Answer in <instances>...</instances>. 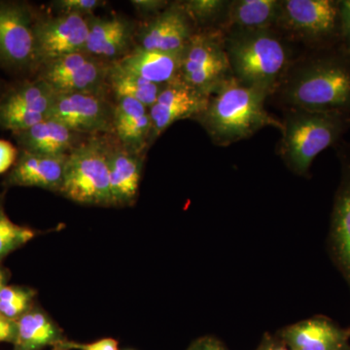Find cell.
I'll return each instance as SVG.
<instances>
[{"mask_svg": "<svg viewBox=\"0 0 350 350\" xmlns=\"http://www.w3.org/2000/svg\"><path fill=\"white\" fill-rule=\"evenodd\" d=\"M38 291L25 285H6L0 290V315L17 321L33 308Z\"/></svg>", "mask_w": 350, "mask_h": 350, "instance_id": "28", "label": "cell"}, {"mask_svg": "<svg viewBox=\"0 0 350 350\" xmlns=\"http://www.w3.org/2000/svg\"><path fill=\"white\" fill-rule=\"evenodd\" d=\"M4 93V91L3 92H0V98H1V96H2V94Z\"/></svg>", "mask_w": 350, "mask_h": 350, "instance_id": "39", "label": "cell"}, {"mask_svg": "<svg viewBox=\"0 0 350 350\" xmlns=\"http://www.w3.org/2000/svg\"><path fill=\"white\" fill-rule=\"evenodd\" d=\"M53 350H64V349H61V347H53Z\"/></svg>", "mask_w": 350, "mask_h": 350, "instance_id": "38", "label": "cell"}, {"mask_svg": "<svg viewBox=\"0 0 350 350\" xmlns=\"http://www.w3.org/2000/svg\"><path fill=\"white\" fill-rule=\"evenodd\" d=\"M107 86L114 100L119 98H133L150 109L165 85L161 86L146 81L111 64L108 73Z\"/></svg>", "mask_w": 350, "mask_h": 350, "instance_id": "25", "label": "cell"}, {"mask_svg": "<svg viewBox=\"0 0 350 350\" xmlns=\"http://www.w3.org/2000/svg\"><path fill=\"white\" fill-rule=\"evenodd\" d=\"M230 1L225 0H188L182 1L197 31L219 29L223 31Z\"/></svg>", "mask_w": 350, "mask_h": 350, "instance_id": "26", "label": "cell"}, {"mask_svg": "<svg viewBox=\"0 0 350 350\" xmlns=\"http://www.w3.org/2000/svg\"><path fill=\"white\" fill-rule=\"evenodd\" d=\"M59 194L84 206L112 207L105 135L88 137L68 154Z\"/></svg>", "mask_w": 350, "mask_h": 350, "instance_id": "5", "label": "cell"}, {"mask_svg": "<svg viewBox=\"0 0 350 350\" xmlns=\"http://www.w3.org/2000/svg\"><path fill=\"white\" fill-rule=\"evenodd\" d=\"M278 153L288 169L308 176L315 158L342 142L350 129V115L285 108Z\"/></svg>", "mask_w": 350, "mask_h": 350, "instance_id": "4", "label": "cell"}, {"mask_svg": "<svg viewBox=\"0 0 350 350\" xmlns=\"http://www.w3.org/2000/svg\"><path fill=\"white\" fill-rule=\"evenodd\" d=\"M224 33L232 76L271 98L298 56L294 44L275 29H230Z\"/></svg>", "mask_w": 350, "mask_h": 350, "instance_id": "3", "label": "cell"}, {"mask_svg": "<svg viewBox=\"0 0 350 350\" xmlns=\"http://www.w3.org/2000/svg\"><path fill=\"white\" fill-rule=\"evenodd\" d=\"M6 191L0 193V264L9 254L20 250L38 234L32 228L20 226L8 217L5 211Z\"/></svg>", "mask_w": 350, "mask_h": 350, "instance_id": "27", "label": "cell"}, {"mask_svg": "<svg viewBox=\"0 0 350 350\" xmlns=\"http://www.w3.org/2000/svg\"><path fill=\"white\" fill-rule=\"evenodd\" d=\"M255 350H291L289 347L285 345L282 338L275 336L269 335L266 334L262 337L261 342H260L259 347Z\"/></svg>", "mask_w": 350, "mask_h": 350, "instance_id": "36", "label": "cell"}, {"mask_svg": "<svg viewBox=\"0 0 350 350\" xmlns=\"http://www.w3.org/2000/svg\"><path fill=\"white\" fill-rule=\"evenodd\" d=\"M57 347L64 350H119L118 342L112 338H101L90 344H83L66 338Z\"/></svg>", "mask_w": 350, "mask_h": 350, "instance_id": "30", "label": "cell"}, {"mask_svg": "<svg viewBox=\"0 0 350 350\" xmlns=\"http://www.w3.org/2000/svg\"><path fill=\"white\" fill-rule=\"evenodd\" d=\"M19 156V149L10 142L0 139V174L12 169Z\"/></svg>", "mask_w": 350, "mask_h": 350, "instance_id": "33", "label": "cell"}, {"mask_svg": "<svg viewBox=\"0 0 350 350\" xmlns=\"http://www.w3.org/2000/svg\"><path fill=\"white\" fill-rule=\"evenodd\" d=\"M269 94L231 76L208 96L206 108L195 117L217 146H229L252 137L266 126L282 131V120L265 107Z\"/></svg>", "mask_w": 350, "mask_h": 350, "instance_id": "2", "label": "cell"}, {"mask_svg": "<svg viewBox=\"0 0 350 350\" xmlns=\"http://www.w3.org/2000/svg\"><path fill=\"white\" fill-rule=\"evenodd\" d=\"M278 336L291 350H350V328H342L325 317L285 327Z\"/></svg>", "mask_w": 350, "mask_h": 350, "instance_id": "19", "label": "cell"}, {"mask_svg": "<svg viewBox=\"0 0 350 350\" xmlns=\"http://www.w3.org/2000/svg\"><path fill=\"white\" fill-rule=\"evenodd\" d=\"M349 328H350V327H349Z\"/></svg>", "mask_w": 350, "mask_h": 350, "instance_id": "40", "label": "cell"}, {"mask_svg": "<svg viewBox=\"0 0 350 350\" xmlns=\"http://www.w3.org/2000/svg\"><path fill=\"white\" fill-rule=\"evenodd\" d=\"M186 350H230L218 338L206 336L194 340Z\"/></svg>", "mask_w": 350, "mask_h": 350, "instance_id": "34", "label": "cell"}, {"mask_svg": "<svg viewBox=\"0 0 350 350\" xmlns=\"http://www.w3.org/2000/svg\"><path fill=\"white\" fill-rule=\"evenodd\" d=\"M105 4L107 1L101 0H57L53 2L52 6L56 8L57 14H73L88 17Z\"/></svg>", "mask_w": 350, "mask_h": 350, "instance_id": "29", "label": "cell"}, {"mask_svg": "<svg viewBox=\"0 0 350 350\" xmlns=\"http://www.w3.org/2000/svg\"><path fill=\"white\" fill-rule=\"evenodd\" d=\"M340 163V180L332 211L330 250L350 289V142H338L335 146Z\"/></svg>", "mask_w": 350, "mask_h": 350, "instance_id": "14", "label": "cell"}, {"mask_svg": "<svg viewBox=\"0 0 350 350\" xmlns=\"http://www.w3.org/2000/svg\"><path fill=\"white\" fill-rule=\"evenodd\" d=\"M271 98L285 108L350 115V53L340 44L304 51Z\"/></svg>", "mask_w": 350, "mask_h": 350, "instance_id": "1", "label": "cell"}, {"mask_svg": "<svg viewBox=\"0 0 350 350\" xmlns=\"http://www.w3.org/2000/svg\"><path fill=\"white\" fill-rule=\"evenodd\" d=\"M12 135L20 150L48 156H68L90 137L50 118Z\"/></svg>", "mask_w": 350, "mask_h": 350, "instance_id": "20", "label": "cell"}, {"mask_svg": "<svg viewBox=\"0 0 350 350\" xmlns=\"http://www.w3.org/2000/svg\"><path fill=\"white\" fill-rule=\"evenodd\" d=\"M197 31L182 1L170 2L156 17L137 25L135 47L181 54Z\"/></svg>", "mask_w": 350, "mask_h": 350, "instance_id": "13", "label": "cell"}, {"mask_svg": "<svg viewBox=\"0 0 350 350\" xmlns=\"http://www.w3.org/2000/svg\"><path fill=\"white\" fill-rule=\"evenodd\" d=\"M113 135L126 148L147 152L151 146L152 122L149 108L130 98L114 100Z\"/></svg>", "mask_w": 350, "mask_h": 350, "instance_id": "21", "label": "cell"}, {"mask_svg": "<svg viewBox=\"0 0 350 350\" xmlns=\"http://www.w3.org/2000/svg\"><path fill=\"white\" fill-rule=\"evenodd\" d=\"M208 98L180 80L165 85L149 109L152 122L151 145L175 122L194 119L206 108Z\"/></svg>", "mask_w": 350, "mask_h": 350, "instance_id": "17", "label": "cell"}, {"mask_svg": "<svg viewBox=\"0 0 350 350\" xmlns=\"http://www.w3.org/2000/svg\"><path fill=\"white\" fill-rule=\"evenodd\" d=\"M112 64L146 81L165 86L179 79L180 54L135 47L130 54Z\"/></svg>", "mask_w": 350, "mask_h": 350, "instance_id": "22", "label": "cell"}, {"mask_svg": "<svg viewBox=\"0 0 350 350\" xmlns=\"http://www.w3.org/2000/svg\"><path fill=\"white\" fill-rule=\"evenodd\" d=\"M231 76L224 31L196 32L181 52L179 80L208 98Z\"/></svg>", "mask_w": 350, "mask_h": 350, "instance_id": "7", "label": "cell"}, {"mask_svg": "<svg viewBox=\"0 0 350 350\" xmlns=\"http://www.w3.org/2000/svg\"><path fill=\"white\" fill-rule=\"evenodd\" d=\"M68 156L42 155L19 149L17 161L7 174L3 185L6 188L36 187L59 194Z\"/></svg>", "mask_w": 350, "mask_h": 350, "instance_id": "18", "label": "cell"}, {"mask_svg": "<svg viewBox=\"0 0 350 350\" xmlns=\"http://www.w3.org/2000/svg\"><path fill=\"white\" fill-rule=\"evenodd\" d=\"M131 3L137 14H139L142 18H144V21H146L152 19L163 12L169 6L170 1H167V0H133Z\"/></svg>", "mask_w": 350, "mask_h": 350, "instance_id": "31", "label": "cell"}, {"mask_svg": "<svg viewBox=\"0 0 350 350\" xmlns=\"http://www.w3.org/2000/svg\"><path fill=\"white\" fill-rule=\"evenodd\" d=\"M89 33L85 52L92 56L115 63L135 49L137 25L122 16H88Z\"/></svg>", "mask_w": 350, "mask_h": 350, "instance_id": "16", "label": "cell"}, {"mask_svg": "<svg viewBox=\"0 0 350 350\" xmlns=\"http://www.w3.org/2000/svg\"><path fill=\"white\" fill-rule=\"evenodd\" d=\"M114 107L108 94H56L48 118L88 137L113 135Z\"/></svg>", "mask_w": 350, "mask_h": 350, "instance_id": "10", "label": "cell"}, {"mask_svg": "<svg viewBox=\"0 0 350 350\" xmlns=\"http://www.w3.org/2000/svg\"><path fill=\"white\" fill-rule=\"evenodd\" d=\"M38 14L29 4L0 1V64L13 70H38L34 25Z\"/></svg>", "mask_w": 350, "mask_h": 350, "instance_id": "8", "label": "cell"}, {"mask_svg": "<svg viewBox=\"0 0 350 350\" xmlns=\"http://www.w3.org/2000/svg\"><path fill=\"white\" fill-rule=\"evenodd\" d=\"M16 323L17 336L13 350H43L66 340L63 329L38 304Z\"/></svg>", "mask_w": 350, "mask_h": 350, "instance_id": "23", "label": "cell"}, {"mask_svg": "<svg viewBox=\"0 0 350 350\" xmlns=\"http://www.w3.org/2000/svg\"><path fill=\"white\" fill-rule=\"evenodd\" d=\"M131 350V349H130Z\"/></svg>", "mask_w": 350, "mask_h": 350, "instance_id": "41", "label": "cell"}, {"mask_svg": "<svg viewBox=\"0 0 350 350\" xmlns=\"http://www.w3.org/2000/svg\"><path fill=\"white\" fill-rule=\"evenodd\" d=\"M55 93L43 80H25L5 90L0 98V128L27 130L48 119Z\"/></svg>", "mask_w": 350, "mask_h": 350, "instance_id": "11", "label": "cell"}, {"mask_svg": "<svg viewBox=\"0 0 350 350\" xmlns=\"http://www.w3.org/2000/svg\"><path fill=\"white\" fill-rule=\"evenodd\" d=\"M88 33V18L83 16L57 14L55 17H38L34 38L38 68L59 57L83 52Z\"/></svg>", "mask_w": 350, "mask_h": 350, "instance_id": "12", "label": "cell"}, {"mask_svg": "<svg viewBox=\"0 0 350 350\" xmlns=\"http://www.w3.org/2000/svg\"><path fill=\"white\" fill-rule=\"evenodd\" d=\"M340 45L350 53V0H338Z\"/></svg>", "mask_w": 350, "mask_h": 350, "instance_id": "32", "label": "cell"}, {"mask_svg": "<svg viewBox=\"0 0 350 350\" xmlns=\"http://www.w3.org/2000/svg\"><path fill=\"white\" fill-rule=\"evenodd\" d=\"M17 336V323L16 321L5 319L0 315V342L14 344Z\"/></svg>", "mask_w": 350, "mask_h": 350, "instance_id": "35", "label": "cell"}, {"mask_svg": "<svg viewBox=\"0 0 350 350\" xmlns=\"http://www.w3.org/2000/svg\"><path fill=\"white\" fill-rule=\"evenodd\" d=\"M112 207L133 206L139 194L147 152L130 150L114 135H105Z\"/></svg>", "mask_w": 350, "mask_h": 350, "instance_id": "15", "label": "cell"}, {"mask_svg": "<svg viewBox=\"0 0 350 350\" xmlns=\"http://www.w3.org/2000/svg\"><path fill=\"white\" fill-rule=\"evenodd\" d=\"M110 66L83 51L41 64L36 78L47 83L56 94H105L109 93Z\"/></svg>", "mask_w": 350, "mask_h": 350, "instance_id": "9", "label": "cell"}, {"mask_svg": "<svg viewBox=\"0 0 350 350\" xmlns=\"http://www.w3.org/2000/svg\"><path fill=\"white\" fill-rule=\"evenodd\" d=\"M11 273L3 265L0 264V290L6 286L7 283L10 280Z\"/></svg>", "mask_w": 350, "mask_h": 350, "instance_id": "37", "label": "cell"}, {"mask_svg": "<svg viewBox=\"0 0 350 350\" xmlns=\"http://www.w3.org/2000/svg\"><path fill=\"white\" fill-rule=\"evenodd\" d=\"M280 7V0L230 1L223 31L275 29Z\"/></svg>", "mask_w": 350, "mask_h": 350, "instance_id": "24", "label": "cell"}, {"mask_svg": "<svg viewBox=\"0 0 350 350\" xmlns=\"http://www.w3.org/2000/svg\"><path fill=\"white\" fill-rule=\"evenodd\" d=\"M275 29L305 50L340 45L338 0H280Z\"/></svg>", "mask_w": 350, "mask_h": 350, "instance_id": "6", "label": "cell"}]
</instances>
